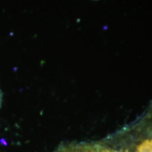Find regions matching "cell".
<instances>
[{"mask_svg": "<svg viewBox=\"0 0 152 152\" xmlns=\"http://www.w3.org/2000/svg\"><path fill=\"white\" fill-rule=\"evenodd\" d=\"M102 140L110 152H152V102L134 122Z\"/></svg>", "mask_w": 152, "mask_h": 152, "instance_id": "6da1fadb", "label": "cell"}, {"mask_svg": "<svg viewBox=\"0 0 152 152\" xmlns=\"http://www.w3.org/2000/svg\"><path fill=\"white\" fill-rule=\"evenodd\" d=\"M1 90H0V107H1Z\"/></svg>", "mask_w": 152, "mask_h": 152, "instance_id": "3957f363", "label": "cell"}, {"mask_svg": "<svg viewBox=\"0 0 152 152\" xmlns=\"http://www.w3.org/2000/svg\"><path fill=\"white\" fill-rule=\"evenodd\" d=\"M54 152H110L102 140L93 142H73L60 145Z\"/></svg>", "mask_w": 152, "mask_h": 152, "instance_id": "7a4b0ae2", "label": "cell"}]
</instances>
